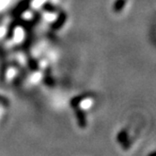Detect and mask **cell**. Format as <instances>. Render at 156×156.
Returning a JSON list of instances; mask_svg holds the SVG:
<instances>
[{"label": "cell", "instance_id": "6da1fadb", "mask_svg": "<svg viewBox=\"0 0 156 156\" xmlns=\"http://www.w3.org/2000/svg\"><path fill=\"white\" fill-rule=\"evenodd\" d=\"M7 1L8 0H0V8H2V7H4L3 5H7Z\"/></svg>", "mask_w": 156, "mask_h": 156}]
</instances>
